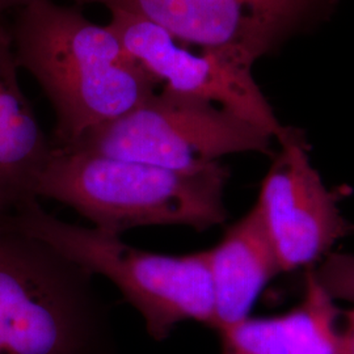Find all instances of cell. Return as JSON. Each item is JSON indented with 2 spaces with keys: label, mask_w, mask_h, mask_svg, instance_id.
Instances as JSON below:
<instances>
[{
  "label": "cell",
  "mask_w": 354,
  "mask_h": 354,
  "mask_svg": "<svg viewBox=\"0 0 354 354\" xmlns=\"http://www.w3.org/2000/svg\"><path fill=\"white\" fill-rule=\"evenodd\" d=\"M10 32L19 67L35 76L54 108V149L127 114L159 86L112 26L51 0L21 8Z\"/></svg>",
  "instance_id": "6da1fadb"
},
{
  "label": "cell",
  "mask_w": 354,
  "mask_h": 354,
  "mask_svg": "<svg viewBox=\"0 0 354 354\" xmlns=\"http://www.w3.org/2000/svg\"><path fill=\"white\" fill-rule=\"evenodd\" d=\"M228 178L230 171L221 162L183 172L53 147L36 197L64 203L93 227L117 236L145 226H187L203 232L227 221Z\"/></svg>",
  "instance_id": "7a4b0ae2"
},
{
  "label": "cell",
  "mask_w": 354,
  "mask_h": 354,
  "mask_svg": "<svg viewBox=\"0 0 354 354\" xmlns=\"http://www.w3.org/2000/svg\"><path fill=\"white\" fill-rule=\"evenodd\" d=\"M92 274L0 216V354H113Z\"/></svg>",
  "instance_id": "3957f363"
},
{
  "label": "cell",
  "mask_w": 354,
  "mask_h": 354,
  "mask_svg": "<svg viewBox=\"0 0 354 354\" xmlns=\"http://www.w3.org/2000/svg\"><path fill=\"white\" fill-rule=\"evenodd\" d=\"M16 226L45 241L92 276L112 281L143 317L149 335L165 340L178 323L215 327V298L209 251L162 254L136 248L97 228L64 222L35 200L12 215Z\"/></svg>",
  "instance_id": "277c9868"
},
{
  "label": "cell",
  "mask_w": 354,
  "mask_h": 354,
  "mask_svg": "<svg viewBox=\"0 0 354 354\" xmlns=\"http://www.w3.org/2000/svg\"><path fill=\"white\" fill-rule=\"evenodd\" d=\"M273 138L210 102L162 89L64 150L100 153L172 171H198L232 153L272 155Z\"/></svg>",
  "instance_id": "5b68a950"
},
{
  "label": "cell",
  "mask_w": 354,
  "mask_h": 354,
  "mask_svg": "<svg viewBox=\"0 0 354 354\" xmlns=\"http://www.w3.org/2000/svg\"><path fill=\"white\" fill-rule=\"evenodd\" d=\"M142 17L188 48L253 67L320 20L337 0H75Z\"/></svg>",
  "instance_id": "8992f818"
},
{
  "label": "cell",
  "mask_w": 354,
  "mask_h": 354,
  "mask_svg": "<svg viewBox=\"0 0 354 354\" xmlns=\"http://www.w3.org/2000/svg\"><path fill=\"white\" fill-rule=\"evenodd\" d=\"M111 23L127 53L163 89L210 102L235 114L279 142L290 127L282 125L252 74V67L214 51H192L165 29L122 11Z\"/></svg>",
  "instance_id": "52a82bcc"
},
{
  "label": "cell",
  "mask_w": 354,
  "mask_h": 354,
  "mask_svg": "<svg viewBox=\"0 0 354 354\" xmlns=\"http://www.w3.org/2000/svg\"><path fill=\"white\" fill-rule=\"evenodd\" d=\"M279 145L254 206L288 273L322 263L354 226L313 165L302 131L290 127Z\"/></svg>",
  "instance_id": "ba28073f"
},
{
  "label": "cell",
  "mask_w": 354,
  "mask_h": 354,
  "mask_svg": "<svg viewBox=\"0 0 354 354\" xmlns=\"http://www.w3.org/2000/svg\"><path fill=\"white\" fill-rule=\"evenodd\" d=\"M17 70L11 32L0 16V215L38 200V180L53 152Z\"/></svg>",
  "instance_id": "9c48e42d"
},
{
  "label": "cell",
  "mask_w": 354,
  "mask_h": 354,
  "mask_svg": "<svg viewBox=\"0 0 354 354\" xmlns=\"http://www.w3.org/2000/svg\"><path fill=\"white\" fill-rule=\"evenodd\" d=\"M207 251L214 288V329L221 330L250 317L266 285L283 272L254 205Z\"/></svg>",
  "instance_id": "30bf717a"
},
{
  "label": "cell",
  "mask_w": 354,
  "mask_h": 354,
  "mask_svg": "<svg viewBox=\"0 0 354 354\" xmlns=\"http://www.w3.org/2000/svg\"><path fill=\"white\" fill-rule=\"evenodd\" d=\"M304 285V301L279 315L289 353L333 354L340 337L336 301L320 285L314 270L307 273Z\"/></svg>",
  "instance_id": "8fae6325"
},
{
  "label": "cell",
  "mask_w": 354,
  "mask_h": 354,
  "mask_svg": "<svg viewBox=\"0 0 354 354\" xmlns=\"http://www.w3.org/2000/svg\"><path fill=\"white\" fill-rule=\"evenodd\" d=\"M218 332L222 354H290L279 317H250Z\"/></svg>",
  "instance_id": "7c38bea8"
},
{
  "label": "cell",
  "mask_w": 354,
  "mask_h": 354,
  "mask_svg": "<svg viewBox=\"0 0 354 354\" xmlns=\"http://www.w3.org/2000/svg\"><path fill=\"white\" fill-rule=\"evenodd\" d=\"M314 274L335 301L354 306V254L329 253Z\"/></svg>",
  "instance_id": "4fadbf2b"
},
{
  "label": "cell",
  "mask_w": 354,
  "mask_h": 354,
  "mask_svg": "<svg viewBox=\"0 0 354 354\" xmlns=\"http://www.w3.org/2000/svg\"><path fill=\"white\" fill-rule=\"evenodd\" d=\"M333 354H354V307L345 314V328L340 330V337Z\"/></svg>",
  "instance_id": "5bb4252c"
},
{
  "label": "cell",
  "mask_w": 354,
  "mask_h": 354,
  "mask_svg": "<svg viewBox=\"0 0 354 354\" xmlns=\"http://www.w3.org/2000/svg\"><path fill=\"white\" fill-rule=\"evenodd\" d=\"M36 1H41V0H0V16H3L4 12L10 10H15V8L21 10Z\"/></svg>",
  "instance_id": "9a60e30c"
}]
</instances>
